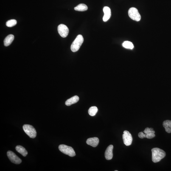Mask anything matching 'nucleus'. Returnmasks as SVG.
<instances>
[{
    "label": "nucleus",
    "mask_w": 171,
    "mask_h": 171,
    "mask_svg": "<svg viewBox=\"0 0 171 171\" xmlns=\"http://www.w3.org/2000/svg\"><path fill=\"white\" fill-rule=\"evenodd\" d=\"M152 161L154 163L159 162L166 156L165 152L158 148L152 149Z\"/></svg>",
    "instance_id": "nucleus-1"
},
{
    "label": "nucleus",
    "mask_w": 171,
    "mask_h": 171,
    "mask_svg": "<svg viewBox=\"0 0 171 171\" xmlns=\"http://www.w3.org/2000/svg\"><path fill=\"white\" fill-rule=\"evenodd\" d=\"M83 41L84 38L82 35H79L77 36L71 45V51L73 52H76L78 51Z\"/></svg>",
    "instance_id": "nucleus-2"
},
{
    "label": "nucleus",
    "mask_w": 171,
    "mask_h": 171,
    "mask_svg": "<svg viewBox=\"0 0 171 171\" xmlns=\"http://www.w3.org/2000/svg\"><path fill=\"white\" fill-rule=\"evenodd\" d=\"M59 150L62 153L71 157L76 156L75 152L72 147L64 145L61 144L59 147Z\"/></svg>",
    "instance_id": "nucleus-3"
},
{
    "label": "nucleus",
    "mask_w": 171,
    "mask_h": 171,
    "mask_svg": "<svg viewBox=\"0 0 171 171\" xmlns=\"http://www.w3.org/2000/svg\"><path fill=\"white\" fill-rule=\"evenodd\" d=\"M23 129L29 137L35 138L37 136V132L32 126L26 124L23 126Z\"/></svg>",
    "instance_id": "nucleus-4"
},
{
    "label": "nucleus",
    "mask_w": 171,
    "mask_h": 171,
    "mask_svg": "<svg viewBox=\"0 0 171 171\" xmlns=\"http://www.w3.org/2000/svg\"><path fill=\"white\" fill-rule=\"evenodd\" d=\"M129 17L134 21H139L141 19V16L137 9L134 7H132L128 11Z\"/></svg>",
    "instance_id": "nucleus-5"
},
{
    "label": "nucleus",
    "mask_w": 171,
    "mask_h": 171,
    "mask_svg": "<svg viewBox=\"0 0 171 171\" xmlns=\"http://www.w3.org/2000/svg\"><path fill=\"white\" fill-rule=\"evenodd\" d=\"M7 155L11 162L14 164H19L22 162L21 159L15 153L11 151H8L7 152Z\"/></svg>",
    "instance_id": "nucleus-6"
},
{
    "label": "nucleus",
    "mask_w": 171,
    "mask_h": 171,
    "mask_svg": "<svg viewBox=\"0 0 171 171\" xmlns=\"http://www.w3.org/2000/svg\"><path fill=\"white\" fill-rule=\"evenodd\" d=\"M123 135V139L124 144L126 146H128L131 145L133 138L130 133L127 130H125Z\"/></svg>",
    "instance_id": "nucleus-7"
},
{
    "label": "nucleus",
    "mask_w": 171,
    "mask_h": 171,
    "mask_svg": "<svg viewBox=\"0 0 171 171\" xmlns=\"http://www.w3.org/2000/svg\"><path fill=\"white\" fill-rule=\"evenodd\" d=\"M58 31L59 35L63 38H66L69 33V29L65 25L61 24L58 27Z\"/></svg>",
    "instance_id": "nucleus-8"
},
{
    "label": "nucleus",
    "mask_w": 171,
    "mask_h": 171,
    "mask_svg": "<svg viewBox=\"0 0 171 171\" xmlns=\"http://www.w3.org/2000/svg\"><path fill=\"white\" fill-rule=\"evenodd\" d=\"M113 148L112 145H110L107 148L105 152V157L107 160H110L113 158Z\"/></svg>",
    "instance_id": "nucleus-9"
},
{
    "label": "nucleus",
    "mask_w": 171,
    "mask_h": 171,
    "mask_svg": "<svg viewBox=\"0 0 171 171\" xmlns=\"http://www.w3.org/2000/svg\"><path fill=\"white\" fill-rule=\"evenodd\" d=\"M103 11L104 12V16L103 18V20L104 22H107L109 19L111 17V9L109 7H104Z\"/></svg>",
    "instance_id": "nucleus-10"
},
{
    "label": "nucleus",
    "mask_w": 171,
    "mask_h": 171,
    "mask_svg": "<svg viewBox=\"0 0 171 171\" xmlns=\"http://www.w3.org/2000/svg\"><path fill=\"white\" fill-rule=\"evenodd\" d=\"M99 142L98 138L97 137L90 138L87 140L86 143L88 145L93 147H96L98 145Z\"/></svg>",
    "instance_id": "nucleus-11"
},
{
    "label": "nucleus",
    "mask_w": 171,
    "mask_h": 171,
    "mask_svg": "<svg viewBox=\"0 0 171 171\" xmlns=\"http://www.w3.org/2000/svg\"><path fill=\"white\" fill-rule=\"evenodd\" d=\"M79 98L78 96L76 95L68 99L65 102V104L67 106H70L73 104H75L78 102Z\"/></svg>",
    "instance_id": "nucleus-12"
},
{
    "label": "nucleus",
    "mask_w": 171,
    "mask_h": 171,
    "mask_svg": "<svg viewBox=\"0 0 171 171\" xmlns=\"http://www.w3.org/2000/svg\"><path fill=\"white\" fill-rule=\"evenodd\" d=\"M14 38V36L12 34H10L6 37L4 40V44L5 46L7 47L11 44Z\"/></svg>",
    "instance_id": "nucleus-13"
},
{
    "label": "nucleus",
    "mask_w": 171,
    "mask_h": 171,
    "mask_svg": "<svg viewBox=\"0 0 171 171\" xmlns=\"http://www.w3.org/2000/svg\"><path fill=\"white\" fill-rule=\"evenodd\" d=\"M16 150L18 153L21 154L23 156L26 157L28 154L27 151L24 147L21 145H18L16 147Z\"/></svg>",
    "instance_id": "nucleus-14"
},
{
    "label": "nucleus",
    "mask_w": 171,
    "mask_h": 171,
    "mask_svg": "<svg viewBox=\"0 0 171 171\" xmlns=\"http://www.w3.org/2000/svg\"><path fill=\"white\" fill-rule=\"evenodd\" d=\"M163 126L167 133H171V121L166 120L163 123Z\"/></svg>",
    "instance_id": "nucleus-15"
},
{
    "label": "nucleus",
    "mask_w": 171,
    "mask_h": 171,
    "mask_svg": "<svg viewBox=\"0 0 171 171\" xmlns=\"http://www.w3.org/2000/svg\"><path fill=\"white\" fill-rule=\"evenodd\" d=\"M74 10L78 11L83 12L88 9V7L86 5L84 4H81L74 8Z\"/></svg>",
    "instance_id": "nucleus-16"
},
{
    "label": "nucleus",
    "mask_w": 171,
    "mask_h": 171,
    "mask_svg": "<svg viewBox=\"0 0 171 171\" xmlns=\"http://www.w3.org/2000/svg\"><path fill=\"white\" fill-rule=\"evenodd\" d=\"M98 111L97 107L95 106L92 107L88 110V113L90 115L94 116L95 115Z\"/></svg>",
    "instance_id": "nucleus-17"
},
{
    "label": "nucleus",
    "mask_w": 171,
    "mask_h": 171,
    "mask_svg": "<svg viewBox=\"0 0 171 171\" xmlns=\"http://www.w3.org/2000/svg\"><path fill=\"white\" fill-rule=\"evenodd\" d=\"M122 46L123 47L127 48V49H132L134 48L133 43L131 42L128 41L124 42L123 43Z\"/></svg>",
    "instance_id": "nucleus-18"
},
{
    "label": "nucleus",
    "mask_w": 171,
    "mask_h": 171,
    "mask_svg": "<svg viewBox=\"0 0 171 171\" xmlns=\"http://www.w3.org/2000/svg\"><path fill=\"white\" fill-rule=\"evenodd\" d=\"M17 24V21L15 19L9 20L6 22V26L8 27H12L14 26Z\"/></svg>",
    "instance_id": "nucleus-19"
},
{
    "label": "nucleus",
    "mask_w": 171,
    "mask_h": 171,
    "mask_svg": "<svg viewBox=\"0 0 171 171\" xmlns=\"http://www.w3.org/2000/svg\"><path fill=\"white\" fill-rule=\"evenodd\" d=\"M144 133L145 134H149L150 133H155V132L153 130V128L147 127L144 130Z\"/></svg>",
    "instance_id": "nucleus-20"
},
{
    "label": "nucleus",
    "mask_w": 171,
    "mask_h": 171,
    "mask_svg": "<svg viewBox=\"0 0 171 171\" xmlns=\"http://www.w3.org/2000/svg\"><path fill=\"white\" fill-rule=\"evenodd\" d=\"M146 136V138L148 139H151L155 137V133H150L149 134H145Z\"/></svg>",
    "instance_id": "nucleus-21"
},
{
    "label": "nucleus",
    "mask_w": 171,
    "mask_h": 171,
    "mask_svg": "<svg viewBox=\"0 0 171 171\" xmlns=\"http://www.w3.org/2000/svg\"><path fill=\"white\" fill-rule=\"evenodd\" d=\"M138 136L141 139H143L144 138H146V134L143 132H140L138 134Z\"/></svg>",
    "instance_id": "nucleus-22"
},
{
    "label": "nucleus",
    "mask_w": 171,
    "mask_h": 171,
    "mask_svg": "<svg viewBox=\"0 0 171 171\" xmlns=\"http://www.w3.org/2000/svg\"><path fill=\"white\" fill-rule=\"evenodd\" d=\"M117 171L118 170H115V171Z\"/></svg>",
    "instance_id": "nucleus-23"
}]
</instances>
